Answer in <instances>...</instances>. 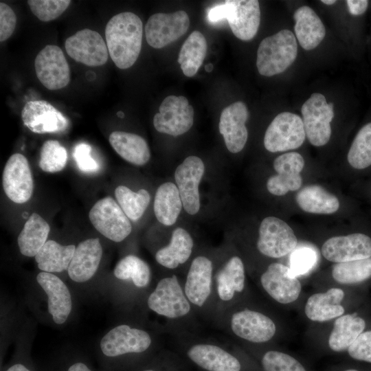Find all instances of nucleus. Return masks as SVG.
Segmentation results:
<instances>
[{
    "mask_svg": "<svg viewBox=\"0 0 371 371\" xmlns=\"http://www.w3.org/2000/svg\"><path fill=\"white\" fill-rule=\"evenodd\" d=\"M323 3L326 5H333L337 1L335 0H322L321 1Z\"/></svg>",
    "mask_w": 371,
    "mask_h": 371,
    "instance_id": "864d4df0",
    "label": "nucleus"
},
{
    "mask_svg": "<svg viewBox=\"0 0 371 371\" xmlns=\"http://www.w3.org/2000/svg\"><path fill=\"white\" fill-rule=\"evenodd\" d=\"M214 325L234 338L252 344L270 341L277 330L275 322L264 312L236 304L228 308Z\"/></svg>",
    "mask_w": 371,
    "mask_h": 371,
    "instance_id": "7ed1b4c3",
    "label": "nucleus"
},
{
    "mask_svg": "<svg viewBox=\"0 0 371 371\" xmlns=\"http://www.w3.org/2000/svg\"><path fill=\"white\" fill-rule=\"evenodd\" d=\"M304 164L303 157L296 152L285 153L276 157L273 166L277 175L269 177L266 183L269 192L283 196L290 191L300 190L302 185L300 173Z\"/></svg>",
    "mask_w": 371,
    "mask_h": 371,
    "instance_id": "4be33fe9",
    "label": "nucleus"
},
{
    "mask_svg": "<svg viewBox=\"0 0 371 371\" xmlns=\"http://www.w3.org/2000/svg\"><path fill=\"white\" fill-rule=\"evenodd\" d=\"M146 304L151 311L168 321V330L173 335L192 331L195 325L197 315L185 294L182 280L175 273L158 280Z\"/></svg>",
    "mask_w": 371,
    "mask_h": 371,
    "instance_id": "f257e3e1",
    "label": "nucleus"
},
{
    "mask_svg": "<svg viewBox=\"0 0 371 371\" xmlns=\"http://www.w3.org/2000/svg\"><path fill=\"white\" fill-rule=\"evenodd\" d=\"M347 352L355 360L371 363V330L363 331Z\"/></svg>",
    "mask_w": 371,
    "mask_h": 371,
    "instance_id": "49530a36",
    "label": "nucleus"
},
{
    "mask_svg": "<svg viewBox=\"0 0 371 371\" xmlns=\"http://www.w3.org/2000/svg\"><path fill=\"white\" fill-rule=\"evenodd\" d=\"M207 49L203 34L199 31L192 32L183 43L179 53L177 61L183 74L194 76L201 66Z\"/></svg>",
    "mask_w": 371,
    "mask_h": 371,
    "instance_id": "c9c22d12",
    "label": "nucleus"
},
{
    "mask_svg": "<svg viewBox=\"0 0 371 371\" xmlns=\"http://www.w3.org/2000/svg\"><path fill=\"white\" fill-rule=\"evenodd\" d=\"M153 341L152 335L146 330L122 324L111 329L102 338L100 346L104 355L114 357L144 352Z\"/></svg>",
    "mask_w": 371,
    "mask_h": 371,
    "instance_id": "ddd939ff",
    "label": "nucleus"
},
{
    "mask_svg": "<svg viewBox=\"0 0 371 371\" xmlns=\"http://www.w3.org/2000/svg\"><path fill=\"white\" fill-rule=\"evenodd\" d=\"M67 371H91L85 363L78 362L71 365Z\"/></svg>",
    "mask_w": 371,
    "mask_h": 371,
    "instance_id": "8fccbe9b",
    "label": "nucleus"
},
{
    "mask_svg": "<svg viewBox=\"0 0 371 371\" xmlns=\"http://www.w3.org/2000/svg\"><path fill=\"white\" fill-rule=\"evenodd\" d=\"M50 227L47 222L37 213H32L24 224L17 238L21 254L35 257L47 241Z\"/></svg>",
    "mask_w": 371,
    "mask_h": 371,
    "instance_id": "72a5a7b5",
    "label": "nucleus"
},
{
    "mask_svg": "<svg viewBox=\"0 0 371 371\" xmlns=\"http://www.w3.org/2000/svg\"><path fill=\"white\" fill-rule=\"evenodd\" d=\"M23 124L38 134L63 133L68 129L69 120L49 102L28 101L21 111Z\"/></svg>",
    "mask_w": 371,
    "mask_h": 371,
    "instance_id": "aec40b11",
    "label": "nucleus"
},
{
    "mask_svg": "<svg viewBox=\"0 0 371 371\" xmlns=\"http://www.w3.org/2000/svg\"><path fill=\"white\" fill-rule=\"evenodd\" d=\"M194 111L188 99L168 95L164 98L153 117L155 128L161 133L174 137L187 133L194 123Z\"/></svg>",
    "mask_w": 371,
    "mask_h": 371,
    "instance_id": "4468645a",
    "label": "nucleus"
},
{
    "mask_svg": "<svg viewBox=\"0 0 371 371\" xmlns=\"http://www.w3.org/2000/svg\"><path fill=\"white\" fill-rule=\"evenodd\" d=\"M333 280L341 284H355L371 278V257L335 263L332 267Z\"/></svg>",
    "mask_w": 371,
    "mask_h": 371,
    "instance_id": "58836bf2",
    "label": "nucleus"
},
{
    "mask_svg": "<svg viewBox=\"0 0 371 371\" xmlns=\"http://www.w3.org/2000/svg\"><path fill=\"white\" fill-rule=\"evenodd\" d=\"M247 288L244 262L234 255L225 260L214 273V295L210 321L214 324L238 300Z\"/></svg>",
    "mask_w": 371,
    "mask_h": 371,
    "instance_id": "423d86ee",
    "label": "nucleus"
},
{
    "mask_svg": "<svg viewBox=\"0 0 371 371\" xmlns=\"http://www.w3.org/2000/svg\"><path fill=\"white\" fill-rule=\"evenodd\" d=\"M214 261L198 255L190 262L182 284L185 294L197 315L210 320L214 295Z\"/></svg>",
    "mask_w": 371,
    "mask_h": 371,
    "instance_id": "20e7f679",
    "label": "nucleus"
},
{
    "mask_svg": "<svg viewBox=\"0 0 371 371\" xmlns=\"http://www.w3.org/2000/svg\"><path fill=\"white\" fill-rule=\"evenodd\" d=\"M323 257L335 263L371 257V238L362 233L333 236L322 245Z\"/></svg>",
    "mask_w": 371,
    "mask_h": 371,
    "instance_id": "5701e85b",
    "label": "nucleus"
},
{
    "mask_svg": "<svg viewBox=\"0 0 371 371\" xmlns=\"http://www.w3.org/2000/svg\"><path fill=\"white\" fill-rule=\"evenodd\" d=\"M186 341V354L195 365L206 371H241L240 359L214 339L192 331L174 334Z\"/></svg>",
    "mask_w": 371,
    "mask_h": 371,
    "instance_id": "39448f33",
    "label": "nucleus"
},
{
    "mask_svg": "<svg viewBox=\"0 0 371 371\" xmlns=\"http://www.w3.org/2000/svg\"><path fill=\"white\" fill-rule=\"evenodd\" d=\"M2 183L6 196L14 203L28 201L34 190V181L27 158L14 153L8 159L3 172Z\"/></svg>",
    "mask_w": 371,
    "mask_h": 371,
    "instance_id": "412c9836",
    "label": "nucleus"
},
{
    "mask_svg": "<svg viewBox=\"0 0 371 371\" xmlns=\"http://www.w3.org/2000/svg\"><path fill=\"white\" fill-rule=\"evenodd\" d=\"M102 256L99 238H89L76 247L67 269L69 278L76 282H85L95 273Z\"/></svg>",
    "mask_w": 371,
    "mask_h": 371,
    "instance_id": "a878e982",
    "label": "nucleus"
},
{
    "mask_svg": "<svg viewBox=\"0 0 371 371\" xmlns=\"http://www.w3.org/2000/svg\"><path fill=\"white\" fill-rule=\"evenodd\" d=\"M295 201L303 211L317 214H333L340 205L335 194L317 184L308 185L298 190Z\"/></svg>",
    "mask_w": 371,
    "mask_h": 371,
    "instance_id": "2f4dec72",
    "label": "nucleus"
},
{
    "mask_svg": "<svg viewBox=\"0 0 371 371\" xmlns=\"http://www.w3.org/2000/svg\"><path fill=\"white\" fill-rule=\"evenodd\" d=\"M67 54L76 62L97 67L108 60L107 45L96 31L83 29L68 37L65 43Z\"/></svg>",
    "mask_w": 371,
    "mask_h": 371,
    "instance_id": "6ab92c4d",
    "label": "nucleus"
},
{
    "mask_svg": "<svg viewBox=\"0 0 371 371\" xmlns=\"http://www.w3.org/2000/svg\"><path fill=\"white\" fill-rule=\"evenodd\" d=\"M89 217L96 230L112 241L121 242L132 232L130 219L111 196L98 200L90 210Z\"/></svg>",
    "mask_w": 371,
    "mask_h": 371,
    "instance_id": "9b49d317",
    "label": "nucleus"
},
{
    "mask_svg": "<svg viewBox=\"0 0 371 371\" xmlns=\"http://www.w3.org/2000/svg\"><path fill=\"white\" fill-rule=\"evenodd\" d=\"M263 371H310L298 359L286 352L266 350L260 357Z\"/></svg>",
    "mask_w": 371,
    "mask_h": 371,
    "instance_id": "a19ab883",
    "label": "nucleus"
},
{
    "mask_svg": "<svg viewBox=\"0 0 371 371\" xmlns=\"http://www.w3.org/2000/svg\"><path fill=\"white\" fill-rule=\"evenodd\" d=\"M142 21L133 12L117 14L108 21L105 27L106 45L119 69H128L136 62L142 49Z\"/></svg>",
    "mask_w": 371,
    "mask_h": 371,
    "instance_id": "f03ea898",
    "label": "nucleus"
},
{
    "mask_svg": "<svg viewBox=\"0 0 371 371\" xmlns=\"http://www.w3.org/2000/svg\"><path fill=\"white\" fill-rule=\"evenodd\" d=\"M202 159L194 155L187 157L175 169L174 177L185 211L190 214L200 210L199 184L205 172Z\"/></svg>",
    "mask_w": 371,
    "mask_h": 371,
    "instance_id": "f3484780",
    "label": "nucleus"
},
{
    "mask_svg": "<svg viewBox=\"0 0 371 371\" xmlns=\"http://www.w3.org/2000/svg\"><path fill=\"white\" fill-rule=\"evenodd\" d=\"M366 324L365 320L356 313L336 318L328 339L329 348L335 352L347 351L364 331Z\"/></svg>",
    "mask_w": 371,
    "mask_h": 371,
    "instance_id": "7c9ffc66",
    "label": "nucleus"
},
{
    "mask_svg": "<svg viewBox=\"0 0 371 371\" xmlns=\"http://www.w3.org/2000/svg\"><path fill=\"white\" fill-rule=\"evenodd\" d=\"M117 115L121 118L124 117V113H122V111L117 112Z\"/></svg>",
    "mask_w": 371,
    "mask_h": 371,
    "instance_id": "6e6d98bb",
    "label": "nucleus"
},
{
    "mask_svg": "<svg viewBox=\"0 0 371 371\" xmlns=\"http://www.w3.org/2000/svg\"><path fill=\"white\" fill-rule=\"evenodd\" d=\"M294 30L301 47L311 50L317 47L326 35L325 27L315 12L308 6L297 8L293 14Z\"/></svg>",
    "mask_w": 371,
    "mask_h": 371,
    "instance_id": "c85d7f7f",
    "label": "nucleus"
},
{
    "mask_svg": "<svg viewBox=\"0 0 371 371\" xmlns=\"http://www.w3.org/2000/svg\"><path fill=\"white\" fill-rule=\"evenodd\" d=\"M344 296V291L337 287L330 288L326 292L314 293L306 302L304 313L308 319L316 322L336 319L345 313V308L341 304Z\"/></svg>",
    "mask_w": 371,
    "mask_h": 371,
    "instance_id": "cd10ccee",
    "label": "nucleus"
},
{
    "mask_svg": "<svg viewBox=\"0 0 371 371\" xmlns=\"http://www.w3.org/2000/svg\"><path fill=\"white\" fill-rule=\"evenodd\" d=\"M305 138L302 119L297 114L282 112L267 127L263 142L268 151L277 153L298 148Z\"/></svg>",
    "mask_w": 371,
    "mask_h": 371,
    "instance_id": "9d476101",
    "label": "nucleus"
},
{
    "mask_svg": "<svg viewBox=\"0 0 371 371\" xmlns=\"http://www.w3.org/2000/svg\"><path fill=\"white\" fill-rule=\"evenodd\" d=\"M262 290L273 300L282 304L294 302L302 291V284L290 267L280 262H273L260 276Z\"/></svg>",
    "mask_w": 371,
    "mask_h": 371,
    "instance_id": "2eb2a0df",
    "label": "nucleus"
},
{
    "mask_svg": "<svg viewBox=\"0 0 371 371\" xmlns=\"http://www.w3.org/2000/svg\"><path fill=\"white\" fill-rule=\"evenodd\" d=\"M91 146L87 143H79L74 148V161L79 170L83 172L94 173L100 169L99 164L91 155Z\"/></svg>",
    "mask_w": 371,
    "mask_h": 371,
    "instance_id": "a18cd8bd",
    "label": "nucleus"
},
{
    "mask_svg": "<svg viewBox=\"0 0 371 371\" xmlns=\"http://www.w3.org/2000/svg\"><path fill=\"white\" fill-rule=\"evenodd\" d=\"M333 103L324 95L311 94L301 108L306 137L315 146L326 145L331 136L330 122L334 117Z\"/></svg>",
    "mask_w": 371,
    "mask_h": 371,
    "instance_id": "1a4fd4ad",
    "label": "nucleus"
},
{
    "mask_svg": "<svg viewBox=\"0 0 371 371\" xmlns=\"http://www.w3.org/2000/svg\"><path fill=\"white\" fill-rule=\"evenodd\" d=\"M347 160L357 170L371 166V122L364 124L356 134L349 148Z\"/></svg>",
    "mask_w": 371,
    "mask_h": 371,
    "instance_id": "ea45409f",
    "label": "nucleus"
},
{
    "mask_svg": "<svg viewBox=\"0 0 371 371\" xmlns=\"http://www.w3.org/2000/svg\"><path fill=\"white\" fill-rule=\"evenodd\" d=\"M6 371H30L25 366L21 363H16L12 366Z\"/></svg>",
    "mask_w": 371,
    "mask_h": 371,
    "instance_id": "3c124183",
    "label": "nucleus"
},
{
    "mask_svg": "<svg viewBox=\"0 0 371 371\" xmlns=\"http://www.w3.org/2000/svg\"><path fill=\"white\" fill-rule=\"evenodd\" d=\"M316 260L314 251L309 248H302L295 251L290 258V269L297 277L308 272Z\"/></svg>",
    "mask_w": 371,
    "mask_h": 371,
    "instance_id": "c03bdc74",
    "label": "nucleus"
},
{
    "mask_svg": "<svg viewBox=\"0 0 371 371\" xmlns=\"http://www.w3.org/2000/svg\"><path fill=\"white\" fill-rule=\"evenodd\" d=\"M194 246L191 234L183 227H177L172 231L169 243L156 251L155 259L161 267L175 270L190 259Z\"/></svg>",
    "mask_w": 371,
    "mask_h": 371,
    "instance_id": "bb28decb",
    "label": "nucleus"
},
{
    "mask_svg": "<svg viewBox=\"0 0 371 371\" xmlns=\"http://www.w3.org/2000/svg\"><path fill=\"white\" fill-rule=\"evenodd\" d=\"M75 250L74 245H62L54 240H47L35 256V260L42 271L62 272L67 270Z\"/></svg>",
    "mask_w": 371,
    "mask_h": 371,
    "instance_id": "f704fd0d",
    "label": "nucleus"
},
{
    "mask_svg": "<svg viewBox=\"0 0 371 371\" xmlns=\"http://www.w3.org/2000/svg\"><path fill=\"white\" fill-rule=\"evenodd\" d=\"M189 26V16L183 10L156 13L149 17L146 24V39L150 47L160 49L185 34Z\"/></svg>",
    "mask_w": 371,
    "mask_h": 371,
    "instance_id": "dca6fc26",
    "label": "nucleus"
},
{
    "mask_svg": "<svg viewBox=\"0 0 371 371\" xmlns=\"http://www.w3.org/2000/svg\"><path fill=\"white\" fill-rule=\"evenodd\" d=\"M36 281L47 295L48 311L54 322L57 324L65 323L72 308L67 285L56 275L44 271L37 275Z\"/></svg>",
    "mask_w": 371,
    "mask_h": 371,
    "instance_id": "393cba45",
    "label": "nucleus"
},
{
    "mask_svg": "<svg viewBox=\"0 0 371 371\" xmlns=\"http://www.w3.org/2000/svg\"><path fill=\"white\" fill-rule=\"evenodd\" d=\"M142 371H155V370H152V369H147V370H142Z\"/></svg>",
    "mask_w": 371,
    "mask_h": 371,
    "instance_id": "4d7b16f0",
    "label": "nucleus"
},
{
    "mask_svg": "<svg viewBox=\"0 0 371 371\" xmlns=\"http://www.w3.org/2000/svg\"><path fill=\"white\" fill-rule=\"evenodd\" d=\"M207 17L211 23L226 19L236 38L249 41L256 36L260 25L259 2L256 0H227L211 8Z\"/></svg>",
    "mask_w": 371,
    "mask_h": 371,
    "instance_id": "0eeeda50",
    "label": "nucleus"
},
{
    "mask_svg": "<svg viewBox=\"0 0 371 371\" xmlns=\"http://www.w3.org/2000/svg\"><path fill=\"white\" fill-rule=\"evenodd\" d=\"M340 371H359L357 369H355V368H345L342 370H340Z\"/></svg>",
    "mask_w": 371,
    "mask_h": 371,
    "instance_id": "5fc2aeb1",
    "label": "nucleus"
},
{
    "mask_svg": "<svg viewBox=\"0 0 371 371\" xmlns=\"http://www.w3.org/2000/svg\"><path fill=\"white\" fill-rule=\"evenodd\" d=\"M115 196L119 205L132 221L142 218L150 201V195L146 190L133 192L125 186H117Z\"/></svg>",
    "mask_w": 371,
    "mask_h": 371,
    "instance_id": "4c0bfd02",
    "label": "nucleus"
},
{
    "mask_svg": "<svg viewBox=\"0 0 371 371\" xmlns=\"http://www.w3.org/2000/svg\"><path fill=\"white\" fill-rule=\"evenodd\" d=\"M182 207V201L175 183L168 181L159 186L155 194L153 210L160 223L165 226L174 225Z\"/></svg>",
    "mask_w": 371,
    "mask_h": 371,
    "instance_id": "473e14b6",
    "label": "nucleus"
},
{
    "mask_svg": "<svg viewBox=\"0 0 371 371\" xmlns=\"http://www.w3.org/2000/svg\"><path fill=\"white\" fill-rule=\"evenodd\" d=\"M205 69L207 72H211L213 69V65L212 63H209L205 66Z\"/></svg>",
    "mask_w": 371,
    "mask_h": 371,
    "instance_id": "603ef678",
    "label": "nucleus"
},
{
    "mask_svg": "<svg viewBox=\"0 0 371 371\" xmlns=\"http://www.w3.org/2000/svg\"><path fill=\"white\" fill-rule=\"evenodd\" d=\"M248 116L247 107L241 101L231 104L221 112L218 130L227 150L232 153L240 152L247 143L248 131L245 123Z\"/></svg>",
    "mask_w": 371,
    "mask_h": 371,
    "instance_id": "b1692460",
    "label": "nucleus"
},
{
    "mask_svg": "<svg viewBox=\"0 0 371 371\" xmlns=\"http://www.w3.org/2000/svg\"><path fill=\"white\" fill-rule=\"evenodd\" d=\"M297 54V45L293 33L282 30L260 42L257 50L258 71L267 77L282 73L295 61Z\"/></svg>",
    "mask_w": 371,
    "mask_h": 371,
    "instance_id": "6e6552de",
    "label": "nucleus"
},
{
    "mask_svg": "<svg viewBox=\"0 0 371 371\" xmlns=\"http://www.w3.org/2000/svg\"><path fill=\"white\" fill-rule=\"evenodd\" d=\"M346 3L350 14L352 16H362L368 10L370 1L368 0H347Z\"/></svg>",
    "mask_w": 371,
    "mask_h": 371,
    "instance_id": "09e8293b",
    "label": "nucleus"
},
{
    "mask_svg": "<svg viewBox=\"0 0 371 371\" xmlns=\"http://www.w3.org/2000/svg\"><path fill=\"white\" fill-rule=\"evenodd\" d=\"M109 141L115 151L130 164L144 166L150 158L149 146L140 135L116 131L110 134Z\"/></svg>",
    "mask_w": 371,
    "mask_h": 371,
    "instance_id": "c756f323",
    "label": "nucleus"
},
{
    "mask_svg": "<svg viewBox=\"0 0 371 371\" xmlns=\"http://www.w3.org/2000/svg\"><path fill=\"white\" fill-rule=\"evenodd\" d=\"M16 24V16L6 3H0V41L9 38L13 34Z\"/></svg>",
    "mask_w": 371,
    "mask_h": 371,
    "instance_id": "de8ad7c7",
    "label": "nucleus"
},
{
    "mask_svg": "<svg viewBox=\"0 0 371 371\" xmlns=\"http://www.w3.org/2000/svg\"><path fill=\"white\" fill-rule=\"evenodd\" d=\"M67 161L65 148L56 140H47L41 147L39 167L46 172H57L62 170Z\"/></svg>",
    "mask_w": 371,
    "mask_h": 371,
    "instance_id": "79ce46f5",
    "label": "nucleus"
},
{
    "mask_svg": "<svg viewBox=\"0 0 371 371\" xmlns=\"http://www.w3.org/2000/svg\"><path fill=\"white\" fill-rule=\"evenodd\" d=\"M113 274L118 280L131 281L138 289L146 288L151 280V270L146 262L135 255H127L116 264Z\"/></svg>",
    "mask_w": 371,
    "mask_h": 371,
    "instance_id": "e433bc0d",
    "label": "nucleus"
},
{
    "mask_svg": "<svg viewBox=\"0 0 371 371\" xmlns=\"http://www.w3.org/2000/svg\"><path fill=\"white\" fill-rule=\"evenodd\" d=\"M36 76L49 90L66 87L70 81V69L63 50L54 45H46L34 60Z\"/></svg>",
    "mask_w": 371,
    "mask_h": 371,
    "instance_id": "a211bd4d",
    "label": "nucleus"
},
{
    "mask_svg": "<svg viewBox=\"0 0 371 371\" xmlns=\"http://www.w3.org/2000/svg\"><path fill=\"white\" fill-rule=\"evenodd\" d=\"M297 244L292 228L276 216L265 217L260 223L256 247L263 256L280 258L293 251Z\"/></svg>",
    "mask_w": 371,
    "mask_h": 371,
    "instance_id": "f8f14e48",
    "label": "nucleus"
},
{
    "mask_svg": "<svg viewBox=\"0 0 371 371\" xmlns=\"http://www.w3.org/2000/svg\"><path fill=\"white\" fill-rule=\"evenodd\" d=\"M70 0H29L32 12L41 21L48 22L60 16L69 7Z\"/></svg>",
    "mask_w": 371,
    "mask_h": 371,
    "instance_id": "37998d69",
    "label": "nucleus"
}]
</instances>
